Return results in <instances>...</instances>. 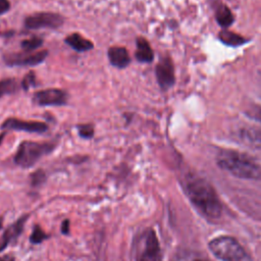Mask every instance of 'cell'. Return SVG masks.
Wrapping results in <instances>:
<instances>
[{"instance_id": "cell-1", "label": "cell", "mask_w": 261, "mask_h": 261, "mask_svg": "<svg viewBox=\"0 0 261 261\" xmlns=\"http://www.w3.org/2000/svg\"><path fill=\"white\" fill-rule=\"evenodd\" d=\"M184 189L194 206L207 218L216 219L221 214V204L214 189L205 179L188 175Z\"/></svg>"}, {"instance_id": "cell-2", "label": "cell", "mask_w": 261, "mask_h": 261, "mask_svg": "<svg viewBox=\"0 0 261 261\" xmlns=\"http://www.w3.org/2000/svg\"><path fill=\"white\" fill-rule=\"evenodd\" d=\"M220 168L232 175L246 179H260L261 166L247 154L234 150H222L216 157Z\"/></svg>"}, {"instance_id": "cell-3", "label": "cell", "mask_w": 261, "mask_h": 261, "mask_svg": "<svg viewBox=\"0 0 261 261\" xmlns=\"http://www.w3.org/2000/svg\"><path fill=\"white\" fill-rule=\"evenodd\" d=\"M209 249L221 261H252L251 256L232 237L221 236L209 242Z\"/></svg>"}, {"instance_id": "cell-4", "label": "cell", "mask_w": 261, "mask_h": 261, "mask_svg": "<svg viewBox=\"0 0 261 261\" xmlns=\"http://www.w3.org/2000/svg\"><path fill=\"white\" fill-rule=\"evenodd\" d=\"M55 146L54 142L23 141L16 150L14 162L23 168L32 167L43 156L51 153L55 149Z\"/></svg>"}, {"instance_id": "cell-5", "label": "cell", "mask_w": 261, "mask_h": 261, "mask_svg": "<svg viewBox=\"0 0 261 261\" xmlns=\"http://www.w3.org/2000/svg\"><path fill=\"white\" fill-rule=\"evenodd\" d=\"M160 246L153 228H147L140 236L135 250V261H160Z\"/></svg>"}, {"instance_id": "cell-6", "label": "cell", "mask_w": 261, "mask_h": 261, "mask_svg": "<svg viewBox=\"0 0 261 261\" xmlns=\"http://www.w3.org/2000/svg\"><path fill=\"white\" fill-rule=\"evenodd\" d=\"M64 22V17L55 12H36L24 18V28L28 30L58 29Z\"/></svg>"}, {"instance_id": "cell-7", "label": "cell", "mask_w": 261, "mask_h": 261, "mask_svg": "<svg viewBox=\"0 0 261 261\" xmlns=\"http://www.w3.org/2000/svg\"><path fill=\"white\" fill-rule=\"evenodd\" d=\"M48 56L47 50L37 51L33 53H7L4 54L3 60L8 66H35L43 63Z\"/></svg>"}, {"instance_id": "cell-8", "label": "cell", "mask_w": 261, "mask_h": 261, "mask_svg": "<svg viewBox=\"0 0 261 261\" xmlns=\"http://www.w3.org/2000/svg\"><path fill=\"white\" fill-rule=\"evenodd\" d=\"M32 100L39 106H61L67 103L68 94L61 89L50 88L34 93Z\"/></svg>"}, {"instance_id": "cell-9", "label": "cell", "mask_w": 261, "mask_h": 261, "mask_svg": "<svg viewBox=\"0 0 261 261\" xmlns=\"http://www.w3.org/2000/svg\"><path fill=\"white\" fill-rule=\"evenodd\" d=\"M1 128L20 130V132H27V133L43 134L48 130V124L42 121L22 120V119H17L15 117H9L3 121Z\"/></svg>"}, {"instance_id": "cell-10", "label": "cell", "mask_w": 261, "mask_h": 261, "mask_svg": "<svg viewBox=\"0 0 261 261\" xmlns=\"http://www.w3.org/2000/svg\"><path fill=\"white\" fill-rule=\"evenodd\" d=\"M155 74L157 83L162 90H168L174 84V68L168 57H163L156 65Z\"/></svg>"}, {"instance_id": "cell-11", "label": "cell", "mask_w": 261, "mask_h": 261, "mask_svg": "<svg viewBox=\"0 0 261 261\" xmlns=\"http://www.w3.org/2000/svg\"><path fill=\"white\" fill-rule=\"evenodd\" d=\"M28 217H29L28 214L22 215L14 223L9 225L5 229L2 237L0 238V252L3 251L10 243H13L14 241H16V239L22 232V229H23V226H24V223H25Z\"/></svg>"}, {"instance_id": "cell-12", "label": "cell", "mask_w": 261, "mask_h": 261, "mask_svg": "<svg viewBox=\"0 0 261 261\" xmlns=\"http://www.w3.org/2000/svg\"><path fill=\"white\" fill-rule=\"evenodd\" d=\"M107 55L110 64L116 68H125L130 63V56L124 47H110L107 51Z\"/></svg>"}, {"instance_id": "cell-13", "label": "cell", "mask_w": 261, "mask_h": 261, "mask_svg": "<svg viewBox=\"0 0 261 261\" xmlns=\"http://www.w3.org/2000/svg\"><path fill=\"white\" fill-rule=\"evenodd\" d=\"M136 59L139 62L143 63H149L152 62L154 59V53L153 50L149 44V42L143 38V37H138L136 40Z\"/></svg>"}, {"instance_id": "cell-14", "label": "cell", "mask_w": 261, "mask_h": 261, "mask_svg": "<svg viewBox=\"0 0 261 261\" xmlns=\"http://www.w3.org/2000/svg\"><path fill=\"white\" fill-rule=\"evenodd\" d=\"M64 42L77 52H86L94 48V44L90 40L84 38L81 34H77V33L68 35L65 38Z\"/></svg>"}, {"instance_id": "cell-15", "label": "cell", "mask_w": 261, "mask_h": 261, "mask_svg": "<svg viewBox=\"0 0 261 261\" xmlns=\"http://www.w3.org/2000/svg\"><path fill=\"white\" fill-rule=\"evenodd\" d=\"M21 88L20 84L13 77L3 79L0 81V99L5 95H11Z\"/></svg>"}, {"instance_id": "cell-16", "label": "cell", "mask_w": 261, "mask_h": 261, "mask_svg": "<svg viewBox=\"0 0 261 261\" xmlns=\"http://www.w3.org/2000/svg\"><path fill=\"white\" fill-rule=\"evenodd\" d=\"M216 19L220 25L226 28L232 23L233 16L226 6H220L216 12Z\"/></svg>"}, {"instance_id": "cell-17", "label": "cell", "mask_w": 261, "mask_h": 261, "mask_svg": "<svg viewBox=\"0 0 261 261\" xmlns=\"http://www.w3.org/2000/svg\"><path fill=\"white\" fill-rule=\"evenodd\" d=\"M43 42H44L43 39H41L39 37H32L30 39L22 40L20 42V47L23 50V52L32 53L36 49L40 48L43 45Z\"/></svg>"}, {"instance_id": "cell-18", "label": "cell", "mask_w": 261, "mask_h": 261, "mask_svg": "<svg viewBox=\"0 0 261 261\" xmlns=\"http://www.w3.org/2000/svg\"><path fill=\"white\" fill-rule=\"evenodd\" d=\"M220 39L228 45H240L245 42V40L241 36H238L236 34H232L230 32H226V31H224L220 34Z\"/></svg>"}, {"instance_id": "cell-19", "label": "cell", "mask_w": 261, "mask_h": 261, "mask_svg": "<svg viewBox=\"0 0 261 261\" xmlns=\"http://www.w3.org/2000/svg\"><path fill=\"white\" fill-rule=\"evenodd\" d=\"M46 239H48V234L41 228L40 225H35L33 232L30 237V242L32 244H40Z\"/></svg>"}, {"instance_id": "cell-20", "label": "cell", "mask_w": 261, "mask_h": 261, "mask_svg": "<svg viewBox=\"0 0 261 261\" xmlns=\"http://www.w3.org/2000/svg\"><path fill=\"white\" fill-rule=\"evenodd\" d=\"M76 128H77L80 137H82L83 139H91V138H93L94 133H95L94 125L91 123L77 124Z\"/></svg>"}, {"instance_id": "cell-21", "label": "cell", "mask_w": 261, "mask_h": 261, "mask_svg": "<svg viewBox=\"0 0 261 261\" xmlns=\"http://www.w3.org/2000/svg\"><path fill=\"white\" fill-rule=\"evenodd\" d=\"M37 83H36V75L33 71L28 72L21 80L20 82V86L24 91H28L30 88L32 87H36Z\"/></svg>"}, {"instance_id": "cell-22", "label": "cell", "mask_w": 261, "mask_h": 261, "mask_svg": "<svg viewBox=\"0 0 261 261\" xmlns=\"http://www.w3.org/2000/svg\"><path fill=\"white\" fill-rule=\"evenodd\" d=\"M45 172L42 169H38L37 171H35L34 173L31 174V180H32V185L33 186H39L41 185L44 180H45Z\"/></svg>"}, {"instance_id": "cell-23", "label": "cell", "mask_w": 261, "mask_h": 261, "mask_svg": "<svg viewBox=\"0 0 261 261\" xmlns=\"http://www.w3.org/2000/svg\"><path fill=\"white\" fill-rule=\"evenodd\" d=\"M249 115L252 116L254 119L258 120L261 122V107L260 106H255L249 111Z\"/></svg>"}, {"instance_id": "cell-24", "label": "cell", "mask_w": 261, "mask_h": 261, "mask_svg": "<svg viewBox=\"0 0 261 261\" xmlns=\"http://www.w3.org/2000/svg\"><path fill=\"white\" fill-rule=\"evenodd\" d=\"M10 9V2L8 0H0V15L6 13Z\"/></svg>"}, {"instance_id": "cell-25", "label": "cell", "mask_w": 261, "mask_h": 261, "mask_svg": "<svg viewBox=\"0 0 261 261\" xmlns=\"http://www.w3.org/2000/svg\"><path fill=\"white\" fill-rule=\"evenodd\" d=\"M69 225H70V222L68 219H64L61 223V232L63 234H68L69 233Z\"/></svg>"}, {"instance_id": "cell-26", "label": "cell", "mask_w": 261, "mask_h": 261, "mask_svg": "<svg viewBox=\"0 0 261 261\" xmlns=\"http://www.w3.org/2000/svg\"><path fill=\"white\" fill-rule=\"evenodd\" d=\"M0 261H14V258L11 255H5L0 257Z\"/></svg>"}, {"instance_id": "cell-27", "label": "cell", "mask_w": 261, "mask_h": 261, "mask_svg": "<svg viewBox=\"0 0 261 261\" xmlns=\"http://www.w3.org/2000/svg\"><path fill=\"white\" fill-rule=\"evenodd\" d=\"M6 136V133H2V134H0V145H1V143H2V141H3V139H4V137Z\"/></svg>"}, {"instance_id": "cell-28", "label": "cell", "mask_w": 261, "mask_h": 261, "mask_svg": "<svg viewBox=\"0 0 261 261\" xmlns=\"http://www.w3.org/2000/svg\"><path fill=\"white\" fill-rule=\"evenodd\" d=\"M2 226H3V219H2V217L0 216V229L2 228Z\"/></svg>"}, {"instance_id": "cell-29", "label": "cell", "mask_w": 261, "mask_h": 261, "mask_svg": "<svg viewBox=\"0 0 261 261\" xmlns=\"http://www.w3.org/2000/svg\"><path fill=\"white\" fill-rule=\"evenodd\" d=\"M197 261H200V260H197Z\"/></svg>"}]
</instances>
